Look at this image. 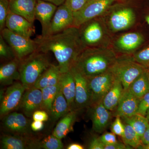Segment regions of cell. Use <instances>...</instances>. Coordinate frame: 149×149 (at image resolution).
Wrapping results in <instances>:
<instances>
[{
  "instance_id": "cell-1",
  "label": "cell",
  "mask_w": 149,
  "mask_h": 149,
  "mask_svg": "<svg viewBox=\"0 0 149 149\" xmlns=\"http://www.w3.org/2000/svg\"><path fill=\"white\" fill-rule=\"evenodd\" d=\"M37 49L54 54L61 73L70 71L78 56L85 49L77 27L72 26L54 35L38 36L34 40Z\"/></svg>"
},
{
  "instance_id": "cell-2",
  "label": "cell",
  "mask_w": 149,
  "mask_h": 149,
  "mask_svg": "<svg viewBox=\"0 0 149 149\" xmlns=\"http://www.w3.org/2000/svg\"><path fill=\"white\" fill-rule=\"evenodd\" d=\"M128 0L115 3L102 16L113 36L139 27L143 24L141 14L142 1L134 4Z\"/></svg>"
},
{
  "instance_id": "cell-3",
  "label": "cell",
  "mask_w": 149,
  "mask_h": 149,
  "mask_svg": "<svg viewBox=\"0 0 149 149\" xmlns=\"http://www.w3.org/2000/svg\"><path fill=\"white\" fill-rule=\"evenodd\" d=\"M118 57L110 47L86 48L73 67L86 78H91L110 70Z\"/></svg>"
},
{
  "instance_id": "cell-4",
  "label": "cell",
  "mask_w": 149,
  "mask_h": 149,
  "mask_svg": "<svg viewBox=\"0 0 149 149\" xmlns=\"http://www.w3.org/2000/svg\"><path fill=\"white\" fill-rule=\"evenodd\" d=\"M78 28L85 48L111 47L113 36L109 31L102 16L88 20Z\"/></svg>"
},
{
  "instance_id": "cell-5",
  "label": "cell",
  "mask_w": 149,
  "mask_h": 149,
  "mask_svg": "<svg viewBox=\"0 0 149 149\" xmlns=\"http://www.w3.org/2000/svg\"><path fill=\"white\" fill-rule=\"evenodd\" d=\"M145 23L139 27L113 37L111 47L117 55H132L149 43Z\"/></svg>"
},
{
  "instance_id": "cell-6",
  "label": "cell",
  "mask_w": 149,
  "mask_h": 149,
  "mask_svg": "<svg viewBox=\"0 0 149 149\" xmlns=\"http://www.w3.org/2000/svg\"><path fill=\"white\" fill-rule=\"evenodd\" d=\"M47 54L37 49L20 61L19 80L26 90L33 87L38 78L50 65Z\"/></svg>"
},
{
  "instance_id": "cell-7",
  "label": "cell",
  "mask_w": 149,
  "mask_h": 149,
  "mask_svg": "<svg viewBox=\"0 0 149 149\" xmlns=\"http://www.w3.org/2000/svg\"><path fill=\"white\" fill-rule=\"evenodd\" d=\"M146 67L136 62L130 55L119 56L111 71L120 80L124 91L145 71Z\"/></svg>"
},
{
  "instance_id": "cell-8",
  "label": "cell",
  "mask_w": 149,
  "mask_h": 149,
  "mask_svg": "<svg viewBox=\"0 0 149 149\" xmlns=\"http://www.w3.org/2000/svg\"><path fill=\"white\" fill-rule=\"evenodd\" d=\"M1 35L13 49L16 58L20 61L37 50L35 40L15 34L6 27L1 31Z\"/></svg>"
},
{
  "instance_id": "cell-9",
  "label": "cell",
  "mask_w": 149,
  "mask_h": 149,
  "mask_svg": "<svg viewBox=\"0 0 149 149\" xmlns=\"http://www.w3.org/2000/svg\"><path fill=\"white\" fill-rule=\"evenodd\" d=\"M116 2L115 0H91L82 10L74 13L73 26L78 28L88 20L103 16Z\"/></svg>"
},
{
  "instance_id": "cell-10",
  "label": "cell",
  "mask_w": 149,
  "mask_h": 149,
  "mask_svg": "<svg viewBox=\"0 0 149 149\" xmlns=\"http://www.w3.org/2000/svg\"><path fill=\"white\" fill-rule=\"evenodd\" d=\"M114 74L110 70L88 79L91 96V106L102 101L104 97L111 87L115 80Z\"/></svg>"
},
{
  "instance_id": "cell-11",
  "label": "cell",
  "mask_w": 149,
  "mask_h": 149,
  "mask_svg": "<svg viewBox=\"0 0 149 149\" xmlns=\"http://www.w3.org/2000/svg\"><path fill=\"white\" fill-rule=\"evenodd\" d=\"M26 89L21 83H15L8 88L1 100V117L18 107Z\"/></svg>"
},
{
  "instance_id": "cell-12",
  "label": "cell",
  "mask_w": 149,
  "mask_h": 149,
  "mask_svg": "<svg viewBox=\"0 0 149 149\" xmlns=\"http://www.w3.org/2000/svg\"><path fill=\"white\" fill-rule=\"evenodd\" d=\"M74 13L64 3L56 10L46 36L54 35L73 26Z\"/></svg>"
},
{
  "instance_id": "cell-13",
  "label": "cell",
  "mask_w": 149,
  "mask_h": 149,
  "mask_svg": "<svg viewBox=\"0 0 149 149\" xmlns=\"http://www.w3.org/2000/svg\"><path fill=\"white\" fill-rule=\"evenodd\" d=\"M70 70L73 74L75 82L74 105L78 109L90 106L91 96L88 79L74 67Z\"/></svg>"
},
{
  "instance_id": "cell-14",
  "label": "cell",
  "mask_w": 149,
  "mask_h": 149,
  "mask_svg": "<svg viewBox=\"0 0 149 149\" xmlns=\"http://www.w3.org/2000/svg\"><path fill=\"white\" fill-rule=\"evenodd\" d=\"M42 90L33 87L25 91L18 108L22 110L26 116L31 117L35 111L42 109Z\"/></svg>"
},
{
  "instance_id": "cell-15",
  "label": "cell",
  "mask_w": 149,
  "mask_h": 149,
  "mask_svg": "<svg viewBox=\"0 0 149 149\" xmlns=\"http://www.w3.org/2000/svg\"><path fill=\"white\" fill-rule=\"evenodd\" d=\"M6 27L13 33L26 38H31L35 33L34 24L10 11L7 17Z\"/></svg>"
},
{
  "instance_id": "cell-16",
  "label": "cell",
  "mask_w": 149,
  "mask_h": 149,
  "mask_svg": "<svg viewBox=\"0 0 149 149\" xmlns=\"http://www.w3.org/2000/svg\"><path fill=\"white\" fill-rule=\"evenodd\" d=\"M140 99L134 95L128 90L123 92L122 97L116 109L113 116L121 118L129 117L138 112Z\"/></svg>"
},
{
  "instance_id": "cell-17",
  "label": "cell",
  "mask_w": 149,
  "mask_h": 149,
  "mask_svg": "<svg viewBox=\"0 0 149 149\" xmlns=\"http://www.w3.org/2000/svg\"><path fill=\"white\" fill-rule=\"evenodd\" d=\"M3 125L7 130L17 135L24 136L29 132V121L22 113L17 112L6 115Z\"/></svg>"
},
{
  "instance_id": "cell-18",
  "label": "cell",
  "mask_w": 149,
  "mask_h": 149,
  "mask_svg": "<svg viewBox=\"0 0 149 149\" xmlns=\"http://www.w3.org/2000/svg\"><path fill=\"white\" fill-rule=\"evenodd\" d=\"M57 8V6L50 2L37 0L35 8V18L41 23L42 27L41 36H46Z\"/></svg>"
},
{
  "instance_id": "cell-19",
  "label": "cell",
  "mask_w": 149,
  "mask_h": 149,
  "mask_svg": "<svg viewBox=\"0 0 149 149\" xmlns=\"http://www.w3.org/2000/svg\"><path fill=\"white\" fill-rule=\"evenodd\" d=\"M91 119L93 130L97 133H102L109 124L111 118V111L100 102L93 106Z\"/></svg>"
},
{
  "instance_id": "cell-20",
  "label": "cell",
  "mask_w": 149,
  "mask_h": 149,
  "mask_svg": "<svg viewBox=\"0 0 149 149\" xmlns=\"http://www.w3.org/2000/svg\"><path fill=\"white\" fill-rule=\"evenodd\" d=\"M11 12L23 17L34 24L37 0H9Z\"/></svg>"
},
{
  "instance_id": "cell-21",
  "label": "cell",
  "mask_w": 149,
  "mask_h": 149,
  "mask_svg": "<svg viewBox=\"0 0 149 149\" xmlns=\"http://www.w3.org/2000/svg\"><path fill=\"white\" fill-rule=\"evenodd\" d=\"M1 148L24 149L39 147V143L20 135H5L1 139Z\"/></svg>"
},
{
  "instance_id": "cell-22",
  "label": "cell",
  "mask_w": 149,
  "mask_h": 149,
  "mask_svg": "<svg viewBox=\"0 0 149 149\" xmlns=\"http://www.w3.org/2000/svg\"><path fill=\"white\" fill-rule=\"evenodd\" d=\"M124 91L120 80L115 77L114 82L102 101L107 109L111 111H114L119 103Z\"/></svg>"
},
{
  "instance_id": "cell-23",
  "label": "cell",
  "mask_w": 149,
  "mask_h": 149,
  "mask_svg": "<svg viewBox=\"0 0 149 149\" xmlns=\"http://www.w3.org/2000/svg\"><path fill=\"white\" fill-rule=\"evenodd\" d=\"M61 74L58 65L51 64L38 78L33 87L42 90L46 87L58 85Z\"/></svg>"
},
{
  "instance_id": "cell-24",
  "label": "cell",
  "mask_w": 149,
  "mask_h": 149,
  "mask_svg": "<svg viewBox=\"0 0 149 149\" xmlns=\"http://www.w3.org/2000/svg\"><path fill=\"white\" fill-rule=\"evenodd\" d=\"M61 91L70 109L73 110L75 96V82L71 71L62 73L59 82Z\"/></svg>"
},
{
  "instance_id": "cell-25",
  "label": "cell",
  "mask_w": 149,
  "mask_h": 149,
  "mask_svg": "<svg viewBox=\"0 0 149 149\" xmlns=\"http://www.w3.org/2000/svg\"><path fill=\"white\" fill-rule=\"evenodd\" d=\"M20 61L17 58L10 60L0 68V82L4 85L12 84L14 80L20 79Z\"/></svg>"
},
{
  "instance_id": "cell-26",
  "label": "cell",
  "mask_w": 149,
  "mask_h": 149,
  "mask_svg": "<svg viewBox=\"0 0 149 149\" xmlns=\"http://www.w3.org/2000/svg\"><path fill=\"white\" fill-rule=\"evenodd\" d=\"M77 115V113L76 110H73L69 112L63 116L56 125L53 135L61 140L65 138L68 133L72 131Z\"/></svg>"
},
{
  "instance_id": "cell-27",
  "label": "cell",
  "mask_w": 149,
  "mask_h": 149,
  "mask_svg": "<svg viewBox=\"0 0 149 149\" xmlns=\"http://www.w3.org/2000/svg\"><path fill=\"white\" fill-rule=\"evenodd\" d=\"M71 111L60 87L52 106L50 113L51 117L54 120H58L61 117L64 116Z\"/></svg>"
},
{
  "instance_id": "cell-28",
  "label": "cell",
  "mask_w": 149,
  "mask_h": 149,
  "mask_svg": "<svg viewBox=\"0 0 149 149\" xmlns=\"http://www.w3.org/2000/svg\"><path fill=\"white\" fill-rule=\"evenodd\" d=\"M121 119L123 122L131 125L141 138L149 127V122L146 117L139 113Z\"/></svg>"
},
{
  "instance_id": "cell-29",
  "label": "cell",
  "mask_w": 149,
  "mask_h": 149,
  "mask_svg": "<svg viewBox=\"0 0 149 149\" xmlns=\"http://www.w3.org/2000/svg\"><path fill=\"white\" fill-rule=\"evenodd\" d=\"M128 90L139 99L149 93V84L145 71L133 81Z\"/></svg>"
},
{
  "instance_id": "cell-30",
  "label": "cell",
  "mask_w": 149,
  "mask_h": 149,
  "mask_svg": "<svg viewBox=\"0 0 149 149\" xmlns=\"http://www.w3.org/2000/svg\"><path fill=\"white\" fill-rule=\"evenodd\" d=\"M60 87V83L53 86H49L42 89V109L50 113L52 106L56 95Z\"/></svg>"
},
{
  "instance_id": "cell-31",
  "label": "cell",
  "mask_w": 149,
  "mask_h": 149,
  "mask_svg": "<svg viewBox=\"0 0 149 149\" xmlns=\"http://www.w3.org/2000/svg\"><path fill=\"white\" fill-rule=\"evenodd\" d=\"M123 123H124V130L121 138L123 143L129 146L138 149L142 144L141 137L131 125Z\"/></svg>"
},
{
  "instance_id": "cell-32",
  "label": "cell",
  "mask_w": 149,
  "mask_h": 149,
  "mask_svg": "<svg viewBox=\"0 0 149 149\" xmlns=\"http://www.w3.org/2000/svg\"><path fill=\"white\" fill-rule=\"evenodd\" d=\"M131 56L136 62L145 67H149V43Z\"/></svg>"
},
{
  "instance_id": "cell-33",
  "label": "cell",
  "mask_w": 149,
  "mask_h": 149,
  "mask_svg": "<svg viewBox=\"0 0 149 149\" xmlns=\"http://www.w3.org/2000/svg\"><path fill=\"white\" fill-rule=\"evenodd\" d=\"M39 148L45 149H63V145L61 139L54 135H50L39 143Z\"/></svg>"
},
{
  "instance_id": "cell-34",
  "label": "cell",
  "mask_w": 149,
  "mask_h": 149,
  "mask_svg": "<svg viewBox=\"0 0 149 149\" xmlns=\"http://www.w3.org/2000/svg\"><path fill=\"white\" fill-rule=\"evenodd\" d=\"M0 56L2 58L10 59L16 58L13 50L1 35H0Z\"/></svg>"
},
{
  "instance_id": "cell-35",
  "label": "cell",
  "mask_w": 149,
  "mask_h": 149,
  "mask_svg": "<svg viewBox=\"0 0 149 149\" xmlns=\"http://www.w3.org/2000/svg\"><path fill=\"white\" fill-rule=\"evenodd\" d=\"M10 9L9 0H0V30L6 27V21Z\"/></svg>"
},
{
  "instance_id": "cell-36",
  "label": "cell",
  "mask_w": 149,
  "mask_h": 149,
  "mask_svg": "<svg viewBox=\"0 0 149 149\" xmlns=\"http://www.w3.org/2000/svg\"><path fill=\"white\" fill-rule=\"evenodd\" d=\"M91 0H65L64 3L75 13L82 10Z\"/></svg>"
},
{
  "instance_id": "cell-37",
  "label": "cell",
  "mask_w": 149,
  "mask_h": 149,
  "mask_svg": "<svg viewBox=\"0 0 149 149\" xmlns=\"http://www.w3.org/2000/svg\"><path fill=\"white\" fill-rule=\"evenodd\" d=\"M113 122L112 123L111 131L116 135L122 137L124 133V123L121 120V118L117 116Z\"/></svg>"
},
{
  "instance_id": "cell-38",
  "label": "cell",
  "mask_w": 149,
  "mask_h": 149,
  "mask_svg": "<svg viewBox=\"0 0 149 149\" xmlns=\"http://www.w3.org/2000/svg\"><path fill=\"white\" fill-rule=\"evenodd\" d=\"M149 109V92L140 99L137 113L146 116L147 111Z\"/></svg>"
},
{
  "instance_id": "cell-39",
  "label": "cell",
  "mask_w": 149,
  "mask_h": 149,
  "mask_svg": "<svg viewBox=\"0 0 149 149\" xmlns=\"http://www.w3.org/2000/svg\"><path fill=\"white\" fill-rule=\"evenodd\" d=\"M142 19L149 28V0H143L141 7Z\"/></svg>"
},
{
  "instance_id": "cell-40",
  "label": "cell",
  "mask_w": 149,
  "mask_h": 149,
  "mask_svg": "<svg viewBox=\"0 0 149 149\" xmlns=\"http://www.w3.org/2000/svg\"><path fill=\"white\" fill-rule=\"evenodd\" d=\"M99 138L105 146L111 145L118 142L115 134L113 133L107 132Z\"/></svg>"
},
{
  "instance_id": "cell-41",
  "label": "cell",
  "mask_w": 149,
  "mask_h": 149,
  "mask_svg": "<svg viewBox=\"0 0 149 149\" xmlns=\"http://www.w3.org/2000/svg\"><path fill=\"white\" fill-rule=\"evenodd\" d=\"M33 120H39V121H47L49 119V115L46 111H36L32 115Z\"/></svg>"
},
{
  "instance_id": "cell-42",
  "label": "cell",
  "mask_w": 149,
  "mask_h": 149,
  "mask_svg": "<svg viewBox=\"0 0 149 149\" xmlns=\"http://www.w3.org/2000/svg\"><path fill=\"white\" fill-rule=\"evenodd\" d=\"M105 145L102 142L100 138H93L90 142L88 147L90 149H104Z\"/></svg>"
},
{
  "instance_id": "cell-43",
  "label": "cell",
  "mask_w": 149,
  "mask_h": 149,
  "mask_svg": "<svg viewBox=\"0 0 149 149\" xmlns=\"http://www.w3.org/2000/svg\"><path fill=\"white\" fill-rule=\"evenodd\" d=\"M125 144L117 142L111 145H106L104 149H129Z\"/></svg>"
},
{
  "instance_id": "cell-44",
  "label": "cell",
  "mask_w": 149,
  "mask_h": 149,
  "mask_svg": "<svg viewBox=\"0 0 149 149\" xmlns=\"http://www.w3.org/2000/svg\"><path fill=\"white\" fill-rule=\"evenodd\" d=\"M31 129L34 131H39L42 130L44 127L43 121L34 120L30 125Z\"/></svg>"
},
{
  "instance_id": "cell-45",
  "label": "cell",
  "mask_w": 149,
  "mask_h": 149,
  "mask_svg": "<svg viewBox=\"0 0 149 149\" xmlns=\"http://www.w3.org/2000/svg\"><path fill=\"white\" fill-rule=\"evenodd\" d=\"M141 140L143 145H149V127L141 137Z\"/></svg>"
},
{
  "instance_id": "cell-46",
  "label": "cell",
  "mask_w": 149,
  "mask_h": 149,
  "mask_svg": "<svg viewBox=\"0 0 149 149\" xmlns=\"http://www.w3.org/2000/svg\"><path fill=\"white\" fill-rule=\"evenodd\" d=\"M67 149H84V147L80 144L71 143L70 144L69 146L67 147Z\"/></svg>"
},
{
  "instance_id": "cell-47",
  "label": "cell",
  "mask_w": 149,
  "mask_h": 149,
  "mask_svg": "<svg viewBox=\"0 0 149 149\" xmlns=\"http://www.w3.org/2000/svg\"><path fill=\"white\" fill-rule=\"evenodd\" d=\"M42 1H46L50 2L55 5L58 6L64 3L65 0H42Z\"/></svg>"
},
{
  "instance_id": "cell-48",
  "label": "cell",
  "mask_w": 149,
  "mask_h": 149,
  "mask_svg": "<svg viewBox=\"0 0 149 149\" xmlns=\"http://www.w3.org/2000/svg\"><path fill=\"white\" fill-rule=\"evenodd\" d=\"M138 149H149V145H143L141 144L138 148Z\"/></svg>"
},
{
  "instance_id": "cell-49",
  "label": "cell",
  "mask_w": 149,
  "mask_h": 149,
  "mask_svg": "<svg viewBox=\"0 0 149 149\" xmlns=\"http://www.w3.org/2000/svg\"><path fill=\"white\" fill-rule=\"evenodd\" d=\"M145 73H146L147 79H148V82L149 84V67H146V69H145Z\"/></svg>"
},
{
  "instance_id": "cell-50",
  "label": "cell",
  "mask_w": 149,
  "mask_h": 149,
  "mask_svg": "<svg viewBox=\"0 0 149 149\" xmlns=\"http://www.w3.org/2000/svg\"><path fill=\"white\" fill-rule=\"evenodd\" d=\"M117 3H125L128 1V0H115Z\"/></svg>"
},
{
  "instance_id": "cell-51",
  "label": "cell",
  "mask_w": 149,
  "mask_h": 149,
  "mask_svg": "<svg viewBox=\"0 0 149 149\" xmlns=\"http://www.w3.org/2000/svg\"><path fill=\"white\" fill-rule=\"evenodd\" d=\"M146 117L147 119H148L149 122V109L148 110V111H147L146 115Z\"/></svg>"
}]
</instances>
